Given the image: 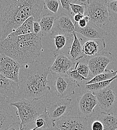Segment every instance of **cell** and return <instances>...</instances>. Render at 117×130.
<instances>
[{
	"label": "cell",
	"instance_id": "6da1fadb",
	"mask_svg": "<svg viewBox=\"0 0 117 130\" xmlns=\"http://www.w3.org/2000/svg\"><path fill=\"white\" fill-rule=\"evenodd\" d=\"M44 1L0 0V42L6 39L29 18L39 22Z\"/></svg>",
	"mask_w": 117,
	"mask_h": 130
},
{
	"label": "cell",
	"instance_id": "7a4b0ae2",
	"mask_svg": "<svg viewBox=\"0 0 117 130\" xmlns=\"http://www.w3.org/2000/svg\"><path fill=\"white\" fill-rule=\"evenodd\" d=\"M50 73L46 65L38 61L21 65L16 98L35 100L47 97L51 90L48 80Z\"/></svg>",
	"mask_w": 117,
	"mask_h": 130
},
{
	"label": "cell",
	"instance_id": "3957f363",
	"mask_svg": "<svg viewBox=\"0 0 117 130\" xmlns=\"http://www.w3.org/2000/svg\"><path fill=\"white\" fill-rule=\"evenodd\" d=\"M41 32L16 37H8L0 42V54L20 65L33 63L42 51Z\"/></svg>",
	"mask_w": 117,
	"mask_h": 130
},
{
	"label": "cell",
	"instance_id": "277c9868",
	"mask_svg": "<svg viewBox=\"0 0 117 130\" xmlns=\"http://www.w3.org/2000/svg\"><path fill=\"white\" fill-rule=\"evenodd\" d=\"M43 99L27 100L18 99L10 102V105L17 109V117L20 121V130L34 122L39 116L46 112V104Z\"/></svg>",
	"mask_w": 117,
	"mask_h": 130
},
{
	"label": "cell",
	"instance_id": "5b68a950",
	"mask_svg": "<svg viewBox=\"0 0 117 130\" xmlns=\"http://www.w3.org/2000/svg\"><path fill=\"white\" fill-rule=\"evenodd\" d=\"M87 3L84 16L88 17L90 22L100 28L110 23L107 1L88 0Z\"/></svg>",
	"mask_w": 117,
	"mask_h": 130
},
{
	"label": "cell",
	"instance_id": "8992f818",
	"mask_svg": "<svg viewBox=\"0 0 117 130\" xmlns=\"http://www.w3.org/2000/svg\"><path fill=\"white\" fill-rule=\"evenodd\" d=\"M72 99L57 97L46 104V111L51 120L55 123L66 117L72 111Z\"/></svg>",
	"mask_w": 117,
	"mask_h": 130
},
{
	"label": "cell",
	"instance_id": "52a82bcc",
	"mask_svg": "<svg viewBox=\"0 0 117 130\" xmlns=\"http://www.w3.org/2000/svg\"><path fill=\"white\" fill-rule=\"evenodd\" d=\"M84 58L93 77L104 72L113 60L112 54L106 51H102L93 56L84 57Z\"/></svg>",
	"mask_w": 117,
	"mask_h": 130
},
{
	"label": "cell",
	"instance_id": "ba28073f",
	"mask_svg": "<svg viewBox=\"0 0 117 130\" xmlns=\"http://www.w3.org/2000/svg\"><path fill=\"white\" fill-rule=\"evenodd\" d=\"M53 86L57 97L68 98L74 95L75 89L80 87V85L66 74L53 76Z\"/></svg>",
	"mask_w": 117,
	"mask_h": 130
},
{
	"label": "cell",
	"instance_id": "9c48e42d",
	"mask_svg": "<svg viewBox=\"0 0 117 130\" xmlns=\"http://www.w3.org/2000/svg\"><path fill=\"white\" fill-rule=\"evenodd\" d=\"M74 32V23L67 15L61 13L56 16L50 36L51 38L58 35H63L71 38L73 37V33Z\"/></svg>",
	"mask_w": 117,
	"mask_h": 130
},
{
	"label": "cell",
	"instance_id": "30bf717a",
	"mask_svg": "<svg viewBox=\"0 0 117 130\" xmlns=\"http://www.w3.org/2000/svg\"><path fill=\"white\" fill-rule=\"evenodd\" d=\"M77 100L78 103V114L81 117L88 119L95 113V108L98 104L93 93L87 90Z\"/></svg>",
	"mask_w": 117,
	"mask_h": 130
},
{
	"label": "cell",
	"instance_id": "8fae6325",
	"mask_svg": "<svg viewBox=\"0 0 117 130\" xmlns=\"http://www.w3.org/2000/svg\"><path fill=\"white\" fill-rule=\"evenodd\" d=\"M20 66L13 59L0 55V73L17 84L18 82V73Z\"/></svg>",
	"mask_w": 117,
	"mask_h": 130
},
{
	"label": "cell",
	"instance_id": "7c38bea8",
	"mask_svg": "<svg viewBox=\"0 0 117 130\" xmlns=\"http://www.w3.org/2000/svg\"><path fill=\"white\" fill-rule=\"evenodd\" d=\"M59 130H89L87 119L81 117L66 116L55 122Z\"/></svg>",
	"mask_w": 117,
	"mask_h": 130
},
{
	"label": "cell",
	"instance_id": "4fadbf2b",
	"mask_svg": "<svg viewBox=\"0 0 117 130\" xmlns=\"http://www.w3.org/2000/svg\"><path fill=\"white\" fill-rule=\"evenodd\" d=\"M94 94L96 96L98 105L104 112L109 113L113 109L116 96L110 86Z\"/></svg>",
	"mask_w": 117,
	"mask_h": 130
},
{
	"label": "cell",
	"instance_id": "5bb4252c",
	"mask_svg": "<svg viewBox=\"0 0 117 130\" xmlns=\"http://www.w3.org/2000/svg\"><path fill=\"white\" fill-rule=\"evenodd\" d=\"M75 32L81 35L89 40L104 39L108 33L91 22H89L84 28L78 27L77 23H74Z\"/></svg>",
	"mask_w": 117,
	"mask_h": 130
},
{
	"label": "cell",
	"instance_id": "9a60e30c",
	"mask_svg": "<svg viewBox=\"0 0 117 130\" xmlns=\"http://www.w3.org/2000/svg\"><path fill=\"white\" fill-rule=\"evenodd\" d=\"M55 59L49 70L53 76L66 74L75 64L64 54L59 53L54 56Z\"/></svg>",
	"mask_w": 117,
	"mask_h": 130
},
{
	"label": "cell",
	"instance_id": "2e32d148",
	"mask_svg": "<svg viewBox=\"0 0 117 130\" xmlns=\"http://www.w3.org/2000/svg\"><path fill=\"white\" fill-rule=\"evenodd\" d=\"M106 47L104 39L88 40L82 46V53L84 57L93 56L103 51Z\"/></svg>",
	"mask_w": 117,
	"mask_h": 130
},
{
	"label": "cell",
	"instance_id": "e0dca14e",
	"mask_svg": "<svg viewBox=\"0 0 117 130\" xmlns=\"http://www.w3.org/2000/svg\"><path fill=\"white\" fill-rule=\"evenodd\" d=\"M18 84L0 73V94L10 99L16 98Z\"/></svg>",
	"mask_w": 117,
	"mask_h": 130
},
{
	"label": "cell",
	"instance_id": "ac0fdd59",
	"mask_svg": "<svg viewBox=\"0 0 117 130\" xmlns=\"http://www.w3.org/2000/svg\"><path fill=\"white\" fill-rule=\"evenodd\" d=\"M73 40L71 46L69 48L68 52V58L73 62L77 60H80L84 58L82 53V47L80 40L78 38L75 32L73 33Z\"/></svg>",
	"mask_w": 117,
	"mask_h": 130
},
{
	"label": "cell",
	"instance_id": "d6986e66",
	"mask_svg": "<svg viewBox=\"0 0 117 130\" xmlns=\"http://www.w3.org/2000/svg\"><path fill=\"white\" fill-rule=\"evenodd\" d=\"M96 120L101 122L104 130H116L117 129V116L113 113L101 112Z\"/></svg>",
	"mask_w": 117,
	"mask_h": 130
},
{
	"label": "cell",
	"instance_id": "ffe728a7",
	"mask_svg": "<svg viewBox=\"0 0 117 130\" xmlns=\"http://www.w3.org/2000/svg\"><path fill=\"white\" fill-rule=\"evenodd\" d=\"M32 124L36 130H47L55 126V123L50 118L47 111L36 118Z\"/></svg>",
	"mask_w": 117,
	"mask_h": 130
},
{
	"label": "cell",
	"instance_id": "44dd1931",
	"mask_svg": "<svg viewBox=\"0 0 117 130\" xmlns=\"http://www.w3.org/2000/svg\"><path fill=\"white\" fill-rule=\"evenodd\" d=\"M56 15L53 14L44 15L38 22L41 28V32L44 36L50 34L53 28Z\"/></svg>",
	"mask_w": 117,
	"mask_h": 130
},
{
	"label": "cell",
	"instance_id": "7402d4cb",
	"mask_svg": "<svg viewBox=\"0 0 117 130\" xmlns=\"http://www.w3.org/2000/svg\"><path fill=\"white\" fill-rule=\"evenodd\" d=\"M34 18L33 17L29 18L17 29L12 32L8 37H16L18 36L26 35L34 33Z\"/></svg>",
	"mask_w": 117,
	"mask_h": 130
},
{
	"label": "cell",
	"instance_id": "603a6c76",
	"mask_svg": "<svg viewBox=\"0 0 117 130\" xmlns=\"http://www.w3.org/2000/svg\"><path fill=\"white\" fill-rule=\"evenodd\" d=\"M54 40L56 50L53 52V55L55 56L57 54L61 53L62 50L64 49L66 44H69L70 42L72 43L73 40V37H68L63 35H58L53 37Z\"/></svg>",
	"mask_w": 117,
	"mask_h": 130
},
{
	"label": "cell",
	"instance_id": "cb8c5ba5",
	"mask_svg": "<svg viewBox=\"0 0 117 130\" xmlns=\"http://www.w3.org/2000/svg\"><path fill=\"white\" fill-rule=\"evenodd\" d=\"M117 74V71L106 69L104 72L93 77L90 81L86 83V85H90L110 80L114 78Z\"/></svg>",
	"mask_w": 117,
	"mask_h": 130
},
{
	"label": "cell",
	"instance_id": "d4e9b609",
	"mask_svg": "<svg viewBox=\"0 0 117 130\" xmlns=\"http://www.w3.org/2000/svg\"><path fill=\"white\" fill-rule=\"evenodd\" d=\"M15 121L9 110L0 111V130H7Z\"/></svg>",
	"mask_w": 117,
	"mask_h": 130
},
{
	"label": "cell",
	"instance_id": "484cf974",
	"mask_svg": "<svg viewBox=\"0 0 117 130\" xmlns=\"http://www.w3.org/2000/svg\"><path fill=\"white\" fill-rule=\"evenodd\" d=\"M116 79H117V74L114 78L110 80L90 85H86L85 88L87 90L95 93L109 87L110 84Z\"/></svg>",
	"mask_w": 117,
	"mask_h": 130
},
{
	"label": "cell",
	"instance_id": "4316f807",
	"mask_svg": "<svg viewBox=\"0 0 117 130\" xmlns=\"http://www.w3.org/2000/svg\"><path fill=\"white\" fill-rule=\"evenodd\" d=\"M87 1L72 0L70 4L71 15L81 14L84 15L87 8Z\"/></svg>",
	"mask_w": 117,
	"mask_h": 130
},
{
	"label": "cell",
	"instance_id": "83f0119b",
	"mask_svg": "<svg viewBox=\"0 0 117 130\" xmlns=\"http://www.w3.org/2000/svg\"><path fill=\"white\" fill-rule=\"evenodd\" d=\"M110 23L117 25V0L107 1Z\"/></svg>",
	"mask_w": 117,
	"mask_h": 130
},
{
	"label": "cell",
	"instance_id": "f1b7e54d",
	"mask_svg": "<svg viewBox=\"0 0 117 130\" xmlns=\"http://www.w3.org/2000/svg\"><path fill=\"white\" fill-rule=\"evenodd\" d=\"M75 64V65L74 68L76 69L79 74L85 78H89L88 75L90 72L86 61L85 63L81 62L80 61H79Z\"/></svg>",
	"mask_w": 117,
	"mask_h": 130
},
{
	"label": "cell",
	"instance_id": "f546056e",
	"mask_svg": "<svg viewBox=\"0 0 117 130\" xmlns=\"http://www.w3.org/2000/svg\"><path fill=\"white\" fill-rule=\"evenodd\" d=\"M44 1V8L48 9L53 14L58 13L59 8L60 1L57 0H47Z\"/></svg>",
	"mask_w": 117,
	"mask_h": 130
},
{
	"label": "cell",
	"instance_id": "4dcf8cb0",
	"mask_svg": "<svg viewBox=\"0 0 117 130\" xmlns=\"http://www.w3.org/2000/svg\"><path fill=\"white\" fill-rule=\"evenodd\" d=\"M66 75L72 80L77 82H82L83 81H90V78H85L79 74L76 69L74 68L73 70L71 69L69 70L66 73Z\"/></svg>",
	"mask_w": 117,
	"mask_h": 130
},
{
	"label": "cell",
	"instance_id": "1f68e13d",
	"mask_svg": "<svg viewBox=\"0 0 117 130\" xmlns=\"http://www.w3.org/2000/svg\"><path fill=\"white\" fill-rule=\"evenodd\" d=\"M8 99L0 94V111L9 110L10 102L8 100Z\"/></svg>",
	"mask_w": 117,
	"mask_h": 130
},
{
	"label": "cell",
	"instance_id": "d6a6232c",
	"mask_svg": "<svg viewBox=\"0 0 117 130\" xmlns=\"http://www.w3.org/2000/svg\"><path fill=\"white\" fill-rule=\"evenodd\" d=\"M72 0H65V1H60V3L61 4L62 9L69 13L70 15H71V10L70 8V4L71 3Z\"/></svg>",
	"mask_w": 117,
	"mask_h": 130
},
{
	"label": "cell",
	"instance_id": "836d02e7",
	"mask_svg": "<svg viewBox=\"0 0 117 130\" xmlns=\"http://www.w3.org/2000/svg\"><path fill=\"white\" fill-rule=\"evenodd\" d=\"M91 130H104V126L101 122L96 120L91 124Z\"/></svg>",
	"mask_w": 117,
	"mask_h": 130
},
{
	"label": "cell",
	"instance_id": "e575fe53",
	"mask_svg": "<svg viewBox=\"0 0 117 130\" xmlns=\"http://www.w3.org/2000/svg\"><path fill=\"white\" fill-rule=\"evenodd\" d=\"M33 29L34 33L35 34H38L41 32V28L38 22H34Z\"/></svg>",
	"mask_w": 117,
	"mask_h": 130
},
{
	"label": "cell",
	"instance_id": "d590c367",
	"mask_svg": "<svg viewBox=\"0 0 117 130\" xmlns=\"http://www.w3.org/2000/svg\"><path fill=\"white\" fill-rule=\"evenodd\" d=\"M7 130H20V124L19 122H15L12 124Z\"/></svg>",
	"mask_w": 117,
	"mask_h": 130
},
{
	"label": "cell",
	"instance_id": "8d00e7d4",
	"mask_svg": "<svg viewBox=\"0 0 117 130\" xmlns=\"http://www.w3.org/2000/svg\"><path fill=\"white\" fill-rule=\"evenodd\" d=\"M84 17V15L78 14L73 15V19L74 21V23H78L81 20L83 19Z\"/></svg>",
	"mask_w": 117,
	"mask_h": 130
},
{
	"label": "cell",
	"instance_id": "74e56055",
	"mask_svg": "<svg viewBox=\"0 0 117 130\" xmlns=\"http://www.w3.org/2000/svg\"><path fill=\"white\" fill-rule=\"evenodd\" d=\"M77 23V25H78V26L79 28H84L87 26L88 23L84 19H82L78 23Z\"/></svg>",
	"mask_w": 117,
	"mask_h": 130
},
{
	"label": "cell",
	"instance_id": "f35d334b",
	"mask_svg": "<svg viewBox=\"0 0 117 130\" xmlns=\"http://www.w3.org/2000/svg\"><path fill=\"white\" fill-rule=\"evenodd\" d=\"M20 130H36V129L33 126L32 124H29V125L27 126L26 127L23 128Z\"/></svg>",
	"mask_w": 117,
	"mask_h": 130
},
{
	"label": "cell",
	"instance_id": "ab89813d",
	"mask_svg": "<svg viewBox=\"0 0 117 130\" xmlns=\"http://www.w3.org/2000/svg\"><path fill=\"white\" fill-rule=\"evenodd\" d=\"M59 130L58 128H57L55 126H54V127H51V128H50L49 129H48V130Z\"/></svg>",
	"mask_w": 117,
	"mask_h": 130
},
{
	"label": "cell",
	"instance_id": "60d3db41",
	"mask_svg": "<svg viewBox=\"0 0 117 130\" xmlns=\"http://www.w3.org/2000/svg\"><path fill=\"white\" fill-rule=\"evenodd\" d=\"M0 55H1V54H0Z\"/></svg>",
	"mask_w": 117,
	"mask_h": 130
},
{
	"label": "cell",
	"instance_id": "b9f144b4",
	"mask_svg": "<svg viewBox=\"0 0 117 130\" xmlns=\"http://www.w3.org/2000/svg\"></svg>",
	"mask_w": 117,
	"mask_h": 130
}]
</instances>
